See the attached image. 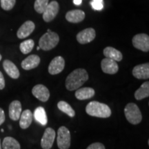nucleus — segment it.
<instances>
[{"mask_svg":"<svg viewBox=\"0 0 149 149\" xmlns=\"http://www.w3.org/2000/svg\"><path fill=\"white\" fill-rule=\"evenodd\" d=\"M32 93L35 97L43 102H47L50 97L49 91L47 87L43 84H37L33 88Z\"/></svg>","mask_w":149,"mask_h":149,"instance_id":"11","label":"nucleus"},{"mask_svg":"<svg viewBox=\"0 0 149 149\" xmlns=\"http://www.w3.org/2000/svg\"><path fill=\"white\" fill-rule=\"evenodd\" d=\"M82 2V0H73V3L76 6H79Z\"/></svg>","mask_w":149,"mask_h":149,"instance_id":"33","label":"nucleus"},{"mask_svg":"<svg viewBox=\"0 0 149 149\" xmlns=\"http://www.w3.org/2000/svg\"><path fill=\"white\" fill-rule=\"evenodd\" d=\"M95 91L90 87L79 88L75 92V97L79 100H85L92 98L95 95Z\"/></svg>","mask_w":149,"mask_h":149,"instance_id":"21","label":"nucleus"},{"mask_svg":"<svg viewBox=\"0 0 149 149\" xmlns=\"http://www.w3.org/2000/svg\"><path fill=\"white\" fill-rule=\"evenodd\" d=\"M133 75L139 79H147L149 78V64H142L135 66L133 69Z\"/></svg>","mask_w":149,"mask_h":149,"instance_id":"14","label":"nucleus"},{"mask_svg":"<svg viewBox=\"0 0 149 149\" xmlns=\"http://www.w3.org/2000/svg\"><path fill=\"white\" fill-rule=\"evenodd\" d=\"M16 0H1V7L4 10H10L15 4Z\"/></svg>","mask_w":149,"mask_h":149,"instance_id":"28","label":"nucleus"},{"mask_svg":"<svg viewBox=\"0 0 149 149\" xmlns=\"http://www.w3.org/2000/svg\"><path fill=\"white\" fill-rule=\"evenodd\" d=\"M65 66L64 59L61 56L55 57L51 61L48 66V72L51 74H57L60 73L64 70Z\"/></svg>","mask_w":149,"mask_h":149,"instance_id":"10","label":"nucleus"},{"mask_svg":"<svg viewBox=\"0 0 149 149\" xmlns=\"http://www.w3.org/2000/svg\"><path fill=\"white\" fill-rule=\"evenodd\" d=\"M3 67L6 72L13 79H17L19 77L20 74L17 67L11 61L8 59L5 60L3 62Z\"/></svg>","mask_w":149,"mask_h":149,"instance_id":"18","label":"nucleus"},{"mask_svg":"<svg viewBox=\"0 0 149 149\" xmlns=\"http://www.w3.org/2000/svg\"><path fill=\"white\" fill-rule=\"evenodd\" d=\"M85 13L81 10H72L67 12L66 19L70 23H79L85 18Z\"/></svg>","mask_w":149,"mask_h":149,"instance_id":"16","label":"nucleus"},{"mask_svg":"<svg viewBox=\"0 0 149 149\" xmlns=\"http://www.w3.org/2000/svg\"><path fill=\"white\" fill-rule=\"evenodd\" d=\"M132 43L134 47L143 52L149 51V36L144 33H139L133 37Z\"/></svg>","mask_w":149,"mask_h":149,"instance_id":"6","label":"nucleus"},{"mask_svg":"<svg viewBox=\"0 0 149 149\" xmlns=\"http://www.w3.org/2000/svg\"><path fill=\"white\" fill-rule=\"evenodd\" d=\"M1 132H3V131H4V130H3V129H1Z\"/></svg>","mask_w":149,"mask_h":149,"instance_id":"37","label":"nucleus"},{"mask_svg":"<svg viewBox=\"0 0 149 149\" xmlns=\"http://www.w3.org/2000/svg\"><path fill=\"white\" fill-rule=\"evenodd\" d=\"M33 115L30 110L27 109L22 113L19 117V126L22 129H26L33 122Z\"/></svg>","mask_w":149,"mask_h":149,"instance_id":"19","label":"nucleus"},{"mask_svg":"<svg viewBox=\"0 0 149 149\" xmlns=\"http://www.w3.org/2000/svg\"><path fill=\"white\" fill-rule=\"evenodd\" d=\"M57 146L59 149H68L70 146V133L65 126L59 127L57 131Z\"/></svg>","mask_w":149,"mask_h":149,"instance_id":"5","label":"nucleus"},{"mask_svg":"<svg viewBox=\"0 0 149 149\" xmlns=\"http://www.w3.org/2000/svg\"><path fill=\"white\" fill-rule=\"evenodd\" d=\"M35 29L34 22L32 21H26L22 24L17 32V36L19 39H24L29 37Z\"/></svg>","mask_w":149,"mask_h":149,"instance_id":"13","label":"nucleus"},{"mask_svg":"<svg viewBox=\"0 0 149 149\" xmlns=\"http://www.w3.org/2000/svg\"><path fill=\"white\" fill-rule=\"evenodd\" d=\"M103 53L104 55L106 57V58L113 59V60L115 61H120L122 60V53L120 51L115 49L113 47H111V46L106 47L104 49Z\"/></svg>","mask_w":149,"mask_h":149,"instance_id":"20","label":"nucleus"},{"mask_svg":"<svg viewBox=\"0 0 149 149\" xmlns=\"http://www.w3.org/2000/svg\"><path fill=\"white\" fill-rule=\"evenodd\" d=\"M88 79L86 70L83 68H77L68 74L66 79V87L68 91L78 89Z\"/></svg>","mask_w":149,"mask_h":149,"instance_id":"1","label":"nucleus"},{"mask_svg":"<svg viewBox=\"0 0 149 149\" xmlns=\"http://www.w3.org/2000/svg\"><path fill=\"white\" fill-rule=\"evenodd\" d=\"M56 133L52 128H47L41 139V146L43 149H51L55 141Z\"/></svg>","mask_w":149,"mask_h":149,"instance_id":"9","label":"nucleus"},{"mask_svg":"<svg viewBox=\"0 0 149 149\" xmlns=\"http://www.w3.org/2000/svg\"><path fill=\"white\" fill-rule=\"evenodd\" d=\"M86 112L91 116L100 118H108L111 115V110L109 106L96 101L89 102L86 107Z\"/></svg>","mask_w":149,"mask_h":149,"instance_id":"2","label":"nucleus"},{"mask_svg":"<svg viewBox=\"0 0 149 149\" xmlns=\"http://www.w3.org/2000/svg\"><path fill=\"white\" fill-rule=\"evenodd\" d=\"M22 114V104L19 101L15 100L9 106V117L12 120L17 121Z\"/></svg>","mask_w":149,"mask_h":149,"instance_id":"17","label":"nucleus"},{"mask_svg":"<svg viewBox=\"0 0 149 149\" xmlns=\"http://www.w3.org/2000/svg\"><path fill=\"white\" fill-rule=\"evenodd\" d=\"M96 37L95 30L93 28H88L80 31L77 35V42L81 44H88L95 40Z\"/></svg>","mask_w":149,"mask_h":149,"instance_id":"8","label":"nucleus"},{"mask_svg":"<svg viewBox=\"0 0 149 149\" xmlns=\"http://www.w3.org/2000/svg\"><path fill=\"white\" fill-rule=\"evenodd\" d=\"M124 114L128 122L134 125L139 124L142 120L141 111L134 103H129L126 106L124 109Z\"/></svg>","mask_w":149,"mask_h":149,"instance_id":"4","label":"nucleus"},{"mask_svg":"<svg viewBox=\"0 0 149 149\" xmlns=\"http://www.w3.org/2000/svg\"><path fill=\"white\" fill-rule=\"evenodd\" d=\"M5 121V113L2 109L0 108V126Z\"/></svg>","mask_w":149,"mask_h":149,"instance_id":"32","label":"nucleus"},{"mask_svg":"<svg viewBox=\"0 0 149 149\" xmlns=\"http://www.w3.org/2000/svg\"><path fill=\"white\" fill-rule=\"evenodd\" d=\"M3 149H20V144L13 137H6L3 139L2 143Z\"/></svg>","mask_w":149,"mask_h":149,"instance_id":"24","label":"nucleus"},{"mask_svg":"<svg viewBox=\"0 0 149 149\" xmlns=\"http://www.w3.org/2000/svg\"><path fill=\"white\" fill-rule=\"evenodd\" d=\"M90 3L95 10H102L104 8V0H92Z\"/></svg>","mask_w":149,"mask_h":149,"instance_id":"29","label":"nucleus"},{"mask_svg":"<svg viewBox=\"0 0 149 149\" xmlns=\"http://www.w3.org/2000/svg\"><path fill=\"white\" fill-rule=\"evenodd\" d=\"M59 42V37L57 33L53 31L46 33L39 41V46L45 51H51L57 46Z\"/></svg>","mask_w":149,"mask_h":149,"instance_id":"3","label":"nucleus"},{"mask_svg":"<svg viewBox=\"0 0 149 149\" xmlns=\"http://www.w3.org/2000/svg\"><path fill=\"white\" fill-rule=\"evenodd\" d=\"M40 46H38V47H37V51H39V50H40Z\"/></svg>","mask_w":149,"mask_h":149,"instance_id":"35","label":"nucleus"},{"mask_svg":"<svg viewBox=\"0 0 149 149\" xmlns=\"http://www.w3.org/2000/svg\"><path fill=\"white\" fill-rule=\"evenodd\" d=\"M35 42L33 40H27L20 44L19 49L23 54H29L33 51Z\"/></svg>","mask_w":149,"mask_h":149,"instance_id":"26","label":"nucleus"},{"mask_svg":"<svg viewBox=\"0 0 149 149\" xmlns=\"http://www.w3.org/2000/svg\"><path fill=\"white\" fill-rule=\"evenodd\" d=\"M48 4V0H35L34 8L37 13L42 14Z\"/></svg>","mask_w":149,"mask_h":149,"instance_id":"27","label":"nucleus"},{"mask_svg":"<svg viewBox=\"0 0 149 149\" xmlns=\"http://www.w3.org/2000/svg\"><path fill=\"white\" fill-rule=\"evenodd\" d=\"M5 87V79L2 72L0 71V90H3Z\"/></svg>","mask_w":149,"mask_h":149,"instance_id":"31","label":"nucleus"},{"mask_svg":"<svg viewBox=\"0 0 149 149\" xmlns=\"http://www.w3.org/2000/svg\"><path fill=\"white\" fill-rule=\"evenodd\" d=\"M57 107L60 110L61 112L66 113L67 115L70 117H74L75 115V112L73 110V109L71 107V106L69 104L67 103L66 102L64 101H60L57 104Z\"/></svg>","mask_w":149,"mask_h":149,"instance_id":"25","label":"nucleus"},{"mask_svg":"<svg viewBox=\"0 0 149 149\" xmlns=\"http://www.w3.org/2000/svg\"><path fill=\"white\" fill-rule=\"evenodd\" d=\"M135 97L137 100H141L148 97L149 96V82L146 81L143 83L139 88L135 91Z\"/></svg>","mask_w":149,"mask_h":149,"instance_id":"23","label":"nucleus"},{"mask_svg":"<svg viewBox=\"0 0 149 149\" xmlns=\"http://www.w3.org/2000/svg\"><path fill=\"white\" fill-rule=\"evenodd\" d=\"M0 149H1V139H0Z\"/></svg>","mask_w":149,"mask_h":149,"instance_id":"34","label":"nucleus"},{"mask_svg":"<svg viewBox=\"0 0 149 149\" xmlns=\"http://www.w3.org/2000/svg\"><path fill=\"white\" fill-rule=\"evenodd\" d=\"M1 58H2V57H1V54H0V61L1 60Z\"/></svg>","mask_w":149,"mask_h":149,"instance_id":"36","label":"nucleus"},{"mask_svg":"<svg viewBox=\"0 0 149 149\" xmlns=\"http://www.w3.org/2000/svg\"><path fill=\"white\" fill-rule=\"evenodd\" d=\"M40 63V57L38 55H31L24 59L22 62V68L26 70H29L37 68Z\"/></svg>","mask_w":149,"mask_h":149,"instance_id":"15","label":"nucleus"},{"mask_svg":"<svg viewBox=\"0 0 149 149\" xmlns=\"http://www.w3.org/2000/svg\"><path fill=\"white\" fill-rule=\"evenodd\" d=\"M86 149H106V148L103 144H102V143H100V142H96L89 145L88 148Z\"/></svg>","mask_w":149,"mask_h":149,"instance_id":"30","label":"nucleus"},{"mask_svg":"<svg viewBox=\"0 0 149 149\" xmlns=\"http://www.w3.org/2000/svg\"><path fill=\"white\" fill-rule=\"evenodd\" d=\"M101 68L104 73L114 74L119 70V66L117 61L109 58H104L101 61Z\"/></svg>","mask_w":149,"mask_h":149,"instance_id":"12","label":"nucleus"},{"mask_svg":"<svg viewBox=\"0 0 149 149\" xmlns=\"http://www.w3.org/2000/svg\"><path fill=\"white\" fill-rule=\"evenodd\" d=\"M33 117H34L35 120L40 124H42V126H46L47 124V115H46L45 109L42 107H39L35 109Z\"/></svg>","mask_w":149,"mask_h":149,"instance_id":"22","label":"nucleus"},{"mask_svg":"<svg viewBox=\"0 0 149 149\" xmlns=\"http://www.w3.org/2000/svg\"><path fill=\"white\" fill-rule=\"evenodd\" d=\"M59 6L57 1H52L49 3L43 13V19L46 22H50L53 21L59 12Z\"/></svg>","mask_w":149,"mask_h":149,"instance_id":"7","label":"nucleus"}]
</instances>
